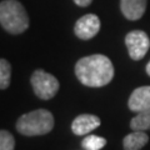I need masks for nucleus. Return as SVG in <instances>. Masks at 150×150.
<instances>
[{
	"label": "nucleus",
	"mask_w": 150,
	"mask_h": 150,
	"mask_svg": "<svg viewBox=\"0 0 150 150\" xmlns=\"http://www.w3.org/2000/svg\"><path fill=\"white\" fill-rule=\"evenodd\" d=\"M75 75L83 85L100 88L112 80L114 67L108 56L94 54L79 60L75 65Z\"/></svg>",
	"instance_id": "f257e3e1"
},
{
	"label": "nucleus",
	"mask_w": 150,
	"mask_h": 150,
	"mask_svg": "<svg viewBox=\"0 0 150 150\" xmlns=\"http://www.w3.org/2000/svg\"><path fill=\"white\" fill-rule=\"evenodd\" d=\"M0 24L10 34H21L29 28V16L18 0L0 1Z\"/></svg>",
	"instance_id": "f03ea898"
},
{
	"label": "nucleus",
	"mask_w": 150,
	"mask_h": 150,
	"mask_svg": "<svg viewBox=\"0 0 150 150\" xmlns=\"http://www.w3.org/2000/svg\"><path fill=\"white\" fill-rule=\"evenodd\" d=\"M54 128V116L49 110L38 109L21 115L16 121V130L25 137L50 133Z\"/></svg>",
	"instance_id": "7ed1b4c3"
},
{
	"label": "nucleus",
	"mask_w": 150,
	"mask_h": 150,
	"mask_svg": "<svg viewBox=\"0 0 150 150\" xmlns=\"http://www.w3.org/2000/svg\"><path fill=\"white\" fill-rule=\"evenodd\" d=\"M33 90L35 95L41 100H49L55 96L59 90V81L54 75L46 73L45 70H35L30 79Z\"/></svg>",
	"instance_id": "20e7f679"
},
{
	"label": "nucleus",
	"mask_w": 150,
	"mask_h": 150,
	"mask_svg": "<svg viewBox=\"0 0 150 150\" xmlns=\"http://www.w3.org/2000/svg\"><path fill=\"white\" fill-rule=\"evenodd\" d=\"M125 44L133 60H142L150 48V39L143 30H133L126 34Z\"/></svg>",
	"instance_id": "39448f33"
},
{
	"label": "nucleus",
	"mask_w": 150,
	"mask_h": 150,
	"mask_svg": "<svg viewBox=\"0 0 150 150\" xmlns=\"http://www.w3.org/2000/svg\"><path fill=\"white\" fill-rule=\"evenodd\" d=\"M100 30V19L95 14H86L75 23L74 31L79 39H93Z\"/></svg>",
	"instance_id": "423d86ee"
},
{
	"label": "nucleus",
	"mask_w": 150,
	"mask_h": 150,
	"mask_svg": "<svg viewBox=\"0 0 150 150\" xmlns=\"http://www.w3.org/2000/svg\"><path fill=\"white\" fill-rule=\"evenodd\" d=\"M129 109L134 112L150 110V86H140L131 93L129 98Z\"/></svg>",
	"instance_id": "0eeeda50"
},
{
	"label": "nucleus",
	"mask_w": 150,
	"mask_h": 150,
	"mask_svg": "<svg viewBox=\"0 0 150 150\" xmlns=\"http://www.w3.org/2000/svg\"><path fill=\"white\" fill-rule=\"evenodd\" d=\"M100 125V119L93 114H81L71 123V130L75 135H86Z\"/></svg>",
	"instance_id": "6e6552de"
},
{
	"label": "nucleus",
	"mask_w": 150,
	"mask_h": 150,
	"mask_svg": "<svg viewBox=\"0 0 150 150\" xmlns=\"http://www.w3.org/2000/svg\"><path fill=\"white\" fill-rule=\"evenodd\" d=\"M120 9L128 20H139L146 10V0H120Z\"/></svg>",
	"instance_id": "1a4fd4ad"
},
{
	"label": "nucleus",
	"mask_w": 150,
	"mask_h": 150,
	"mask_svg": "<svg viewBox=\"0 0 150 150\" xmlns=\"http://www.w3.org/2000/svg\"><path fill=\"white\" fill-rule=\"evenodd\" d=\"M149 142V137L145 131L134 130V133L126 135L123 140L124 150H140Z\"/></svg>",
	"instance_id": "9d476101"
},
{
	"label": "nucleus",
	"mask_w": 150,
	"mask_h": 150,
	"mask_svg": "<svg viewBox=\"0 0 150 150\" xmlns=\"http://www.w3.org/2000/svg\"><path fill=\"white\" fill-rule=\"evenodd\" d=\"M130 128L138 131L150 130V110L140 111L130 121Z\"/></svg>",
	"instance_id": "9b49d317"
},
{
	"label": "nucleus",
	"mask_w": 150,
	"mask_h": 150,
	"mask_svg": "<svg viewBox=\"0 0 150 150\" xmlns=\"http://www.w3.org/2000/svg\"><path fill=\"white\" fill-rule=\"evenodd\" d=\"M106 145V139L96 135H88L81 142V146L85 150H100Z\"/></svg>",
	"instance_id": "f8f14e48"
},
{
	"label": "nucleus",
	"mask_w": 150,
	"mask_h": 150,
	"mask_svg": "<svg viewBox=\"0 0 150 150\" xmlns=\"http://www.w3.org/2000/svg\"><path fill=\"white\" fill-rule=\"evenodd\" d=\"M11 65L5 59H0V89H6L10 85Z\"/></svg>",
	"instance_id": "ddd939ff"
},
{
	"label": "nucleus",
	"mask_w": 150,
	"mask_h": 150,
	"mask_svg": "<svg viewBox=\"0 0 150 150\" xmlns=\"http://www.w3.org/2000/svg\"><path fill=\"white\" fill-rule=\"evenodd\" d=\"M15 139L8 130H0V150H14Z\"/></svg>",
	"instance_id": "4468645a"
},
{
	"label": "nucleus",
	"mask_w": 150,
	"mask_h": 150,
	"mask_svg": "<svg viewBox=\"0 0 150 150\" xmlns=\"http://www.w3.org/2000/svg\"><path fill=\"white\" fill-rule=\"evenodd\" d=\"M93 0H74V3L76 4V5L79 6H83V8H85V6H89L91 4Z\"/></svg>",
	"instance_id": "2eb2a0df"
},
{
	"label": "nucleus",
	"mask_w": 150,
	"mask_h": 150,
	"mask_svg": "<svg viewBox=\"0 0 150 150\" xmlns=\"http://www.w3.org/2000/svg\"><path fill=\"white\" fill-rule=\"evenodd\" d=\"M145 70H146V74L149 75V76H150V62L148 63V65H146V69H145Z\"/></svg>",
	"instance_id": "dca6fc26"
}]
</instances>
